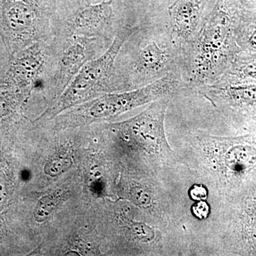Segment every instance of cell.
<instances>
[{"label": "cell", "instance_id": "1", "mask_svg": "<svg viewBox=\"0 0 256 256\" xmlns=\"http://www.w3.org/2000/svg\"><path fill=\"white\" fill-rule=\"evenodd\" d=\"M242 10L237 5H216L207 18L192 54V78L198 82L214 80L223 75L240 52L236 42L235 30Z\"/></svg>", "mask_w": 256, "mask_h": 256}, {"label": "cell", "instance_id": "2", "mask_svg": "<svg viewBox=\"0 0 256 256\" xmlns=\"http://www.w3.org/2000/svg\"><path fill=\"white\" fill-rule=\"evenodd\" d=\"M204 166L226 191L233 192L256 169V132L236 137H197Z\"/></svg>", "mask_w": 256, "mask_h": 256}, {"label": "cell", "instance_id": "3", "mask_svg": "<svg viewBox=\"0 0 256 256\" xmlns=\"http://www.w3.org/2000/svg\"><path fill=\"white\" fill-rule=\"evenodd\" d=\"M137 28H121L107 50L88 62L74 77L52 108L54 114L80 104L95 95L108 80L114 62L128 38Z\"/></svg>", "mask_w": 256, "mask_h": 256}, {"label": "cell", "instance_id": "4", "mask_svg": "<svg viewBox=\"0 0 256 256\" xmlns=\"http://www.w3.org/2000/svg\"><path fill=\"white\" fill-rule=\"evenodd\" d=\"M180 86L181 80L178 76L170 72L146 86L130 92L104 94L82 107L79 111L82 117L87 119L108 118L166 98Z\"/></svg>", "mask_w": 256, "mask_h": 256}, {"label": "cell", "instance_id": "5", "mask_svg": "<svg viewBox=\"0 0 256 256\" xmlns=\"http://www.w3.org/2000/svg\"><path fill=\"white\" fill-rule=\"evenodd\" d=\"M233 192L236 202L234 234L238 252L256 256V169Z\"/></svg>", "mask_w": 256, "mask_h": 256}, {"label": "cell", "instance_id": "6", "mask_svg": "<svg viewBox=\"0 0 256 256\" xmlns=\"http://www.w3.org/2000/svg\"><path fill=\"white\" fill-rule=\"evenodd\" d=\"M206 87L204 95L214 104L256 119V80L223 75Z\"/></svg>", "mask_w": 256, "mask_h": 256}, {"label": "cell", "instance_id": "7", "mask_svg": "<svg viewBox=\"0 0 256 256\" xmlns=\"http://www.w3.org/2000/svg\"><path fill=\"white\" fill-rule=\"evenodd\" d=\"M72 12L69 23L76 35L96 36L114 18V0L88 2L84 0H60Z\"/></svg>", "mask_w": 256, "mask_h": 256}, {"label": "cell", "instance_id": "8", "mask_svg": "<svg viewBox=\"0 0 256 256\" xmlns=\"http://www.w3.org/2000/svg\"><path fill=\"white\" fill-rule=\"evenodd\" d=\"M96 41L90 36L75 35L66 45L56 74V86L60 94L84 65L96 56Z\"/></svg>", "mask_w": 256, "mask_h": 256}, {"label": "cell", "instance_id": "9", "mask_svg": "<svg viewBox=\"0 0 256 256\" xmlns=\"http://www.w3.org/2000/svg\"><path fill=\"white\" fill-rule=\"evenodd\" d=\"M210 0H176L168 8L170 26L174 40H190L196 32L204 10Z\"/></svg>", "mask_w": 256, "mask_h": 256}, {"label": "cell", "instance_id": "10", "mask_svg": "<svg viewBox=\"0 0 256 256\" xmlns=\"http://www.w3.org/2000/svg\"><path fill=\"white\" fill-rule=\"evenodd\" d=\"M46 60L45 46L40 42L33 44L14 64L13 74L15 80L24 86H32L41 75Z\"/></svg>", "mask_w": 256, "mask_h": 256}, {"label": "cell", "instance_id": "11", "mask_svg": "<svg viewBox=\"0 0 256 256\" xmlns=\"http://www.w3.org/2000/svg\"><path fill=\"white\" fill-rule=\"evenodd\" d=\"M168 62L166 52L156 42H152L138 52L134 68L139 74L149 75L164 68Z\"/></svg>", "mask_w": 256, "mask_h": 256}, {"label": "cell", "instance_id": "12", "mask_svg": "<svg viewBox=\"0 0 256 256\" xmlns=\"http://www.w3.org/2000/svg\"><path fill=\"white\" fill-rule=\"evenodd\" d=\"M235 37L240 52L256 53V12L242 11Z\"/></svg>", "mask_w": 256, "mask_h": 256}, {"label": "cell", "instance_id": "13", "mask_svg": "<svg viewBox=\"0 0 256 256\" xmlns=\"http://www.w3.org/2000/svg\"><path fill=\"white\" fill-rule=\"evenodd\" d=\"M223 75L256 80V53L239 52Z\"/></svg>", "mask_w": 256, "mask_h": 256}, {"label": "cell", "instance_id": "14", "mask_svg": "<svg viewBox=\"0 0 256 256\" xmlns=\"http://www.w3.org/2000/svg\"><path fill=\"white\" fill-rule=\"evenodd\" d=\"M63 192H56L52 195L44 196L38 202L34 210V218L38 223L45 222L62 200Z\"/></svg>", "mask_w": 256, "mask_h": 256}, {"label": "cell", "instance_id": "15", "mask_svg": "<svg viewBox=\"0 0 256 256\" xmlns=\"http://www.w3.org/2000/svg\"><path fill=\"white\" fill-rule=\"evenodd\" d=\"M72 165V160L68 156H53L45 165L44 172L50 176H56L66 172Z\"/></svg>", "mask_w": 256, "mask_h": 256}, {"label": "cell", "instance_id": "16", "mask_svg": "<svg viewBox=\"0 0 256 256\" xmlns=\"http://www.w3.org/2000/svg\"><path fill=\"white\" fill-rule=\"evenodd\" d=\"M130 197L133 201L136 202L140 206L143 208H150L154 202L150 192L146 190V188L140 186V184H136L130 188Z\"/></svg>", "mask_w": 256, "mask_h": 256}, {"label": "cell", "instance_id": "17", "mask_svg": "<svg viewBox=\"0 0 256 256\" xmlns=\"http://www.w3.org/2000/svg\"><path fill=\"white\" fill-rule=\"evenodd\" d=\"M192 212L198 220H205L210 214V206L205 200L196 202L192 206Z\"/></svg>", "mask_w": 256, "mask_h": 256}, {"label": "cell", "instance_id": "18", "mask_svg": "<svg viewBox=\"0 0 256 256\" xmlns=\"http://www.w3.org/2000/svg\"><path fill=\"white\" fill-rule=\"evenodd\" d=\"M190 197L194 202L206 200L208 197V190L203 185H193L190 190Z\"/></svg>", "mask_w": 256, "mask_h": 256}, {"label": "cell", "instance_id": "19", "mask_svg": "<svg viewBox=\"0 0 256 256\" xmlns=\"http://www.w3.org/2000/svg\"><path fill=\"white\" fill-rule=\"evenodd\" d=\"M86 2H97L102 1V0H84Z\"/></svg>", "mask_w": 256, "mask_h": 256}]
</instances>
